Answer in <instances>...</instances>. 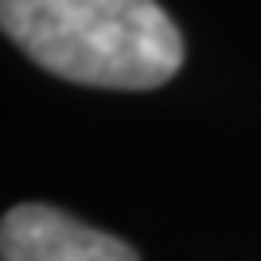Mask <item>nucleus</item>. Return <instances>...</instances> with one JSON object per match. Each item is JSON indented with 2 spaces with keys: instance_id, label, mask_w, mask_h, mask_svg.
Wrapping results in <instances>:
<instances>
[{
  "instance_id": "f257e3e1",
  "label": "nucleus",
  "mask_w": 261,
  "mask_h": 261,
  "mask_svg": "<svg viewBox=\"0 0 261 261\" xmlns=\"http://www.w3.org/2000/svg\"><path fill=\"white\" fill-rule=\"evenodd\" d=\"M0 32L82 86L152 90L184 63L179 28L156 0H0Z\"/></svg>"
},
{
  "instance_id": "f03ea898",
  "label": "nucleus",
  "mask_w": 261,
  "mask_h": 261,
  "mask_svg": "<svg viewBox=\"0 0 261 261\" xmlns=\"http://www.w3.org/2000/svg\"><path fill=\"white\" fill-rule=\"evenodd\" d=\"M4 261H137L121 238L43 203H20L0 222Z\"/></svg>"
}]
</instances>
